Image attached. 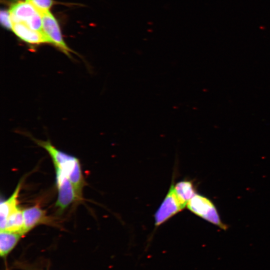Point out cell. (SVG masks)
I'll return each mask as SVG.
<instances>
[{"instance_id": "obj_1", "label": "cell", "mask_w": 270, "mask_h": 270, "mask_svg": "<svg viewBox=\"0 0 270 270\" xmlns=\"http://www.w3.org/2000/svg\"><path fill=\"white\" fill-rule=\"evenodd\" d=\"M31 138L48 153L54 168L60 170L70 180L74 187L77 200H80L84 182L79 160L56 148L50 140L44 141L32 137Z\"/></svg>"}, {"instance_id": "obj_2", "label": "cell", "mask_w": 270, "mask_h": 270, "mask_svg": "<svg viewBox=\"0 0 270 270\" xmlns=\"http://www.w3.org/2000/svg\"><path fill=\"white\" fill-rule=\"evenodd\" d=\"M186 207L191 212L204 220L224 230L227 228L222 222L214 205L207 198L196 194L188 201Z\"/></svg>"}, {"instance_id": "obj_3", "label": "cell", "mask_w": 270, "mask_h": 270, "mask_svg": "<svg viewBox=\"0 0 270 270\" xmlns=\"http://www.w3.org/2000/svg\"><path fill=\"white\" fill-rule=\"evenodd\" d=\"M42 17V30L50 42L65 54L70 56V50L64 42L58 24L54 16L48 11L40 14Z\"/></svg>"}, {"instance_id": "obj_4", "label": "cell", "mask_w": 270, "mask_h": 270, "mask_svg": "<svg viewBox=\"0 0 270 270\" xmlns=\"http://www.w3.org/2000/svg\"><path fill=\"white\" fill-rule=\"evenodd\" d=\"M184 208L175 193L172 182L164 200L154 214L155 226H160Z\"/></svg>"}, {"instance_id": "obj_5", "label": "cell", "mask_w": 270, "mask_h": 270, "mask_svg": "<svg viewBox=\"0 0 270 270\" xmlns=\"http://www.w3.org/2000/svg\"><path fill=\"white\" fill-rule=\"evenodd\" d=\"M55 170L58 192L56 206L61 213L74 201L78 200L74 187L70 180L59 169L55 168Z\"/></svg>"}, {"instance_id": "obj_6", "label": "cell", "mask_w": 270, "mask_h": 270, "mask_svg": "<svg viewBox=\"0 0 270 270\" xmlns=\"http://www.w3.org/2000/svg\"><path fill=\"white\" fill-rule=\"evenodd\" d=\"M12 30L21 40L28 44L38 45L50 44L43 32L34 30L23 22H14Z\"/></svg>"}, {"instance_id": "obj_7", "label": "cell", "mask_w": 270, "mask_h": 270, "mask_svg": "<svg viewBox=\"0 0 270 270\" xmlns=\"http://www.w3.org/2000/svg\"><path fill=\"white\" fill-rule=\"evenodd\" d=\"M24 227V234L30 232L35 226L40 224H48L51 222L46 215V211L39 206L36 205L22 210Z\"/></svg>"}, {"instance_id": "obj_8", "label": "cell", "mask_w": 270, "mask_h": 270, "mask_svg": "<svg viewBox=\"0 0 270 270\" xmlns=\"http://www.w3.org/2000/svg\"><path fill=\"white\" fill-rule=\"evenodd\" d=\"M9 12L12 23L23 22L26 24L38 12L30 2L26 0L12 5Z\"/></svg>"}, {"instance_id": "obj_9", "label": "cell", "mask_w": 270, "mask_h": 270, "mask_svg": "<svg viewBox=\"0 0 270 270\" xmlns=\"http://www.w3.org/2000/svg\"><path fill=\"white\" fill-rule=\"evenodd\" d=\"M22 180L20 181L12 194L0 204V230L5 228L8 216L18 208V196L21 189Z\"/></svg>"}, {"instance_id": "obj_10", "label": "cell", "mask_w": 270, "mask_h": 270, "mask_svg": "<svg viewBox=\"0 0 270 270\" xmlns=\"http://www.w3.org/2000/svg\"><path fill=\"white\" fill-rule=\"evenodd\" d=\"M24 235L20 232L6 230L0 231V254L6 258L14 248Z\"/></svg>"}, {"instance_id": "obj_11", "label": "cell", "mask_w": 270, "mask_h": 270, "mask_svg": "<svg viewBox=\"0 0 270 270\" xmlns=\"http://www.w3.org/2000/svg\"><path fill=\"white\" fill-rule=\"evenodd\" d=\"M175 193L182 206L186 208L188 201L196 194L191 180H183L174 184Z\"/></svg>"}, {"instance_id": "obj_12", "label": "cell", "mask_w": 270, "mask_h": 270, "mask_svg": "<svg viewBox=\"0 0 270 270\" xmlns=\"http://www.w3.org/2000/svg\"><path fill=\"white\" fill-rule=\"evenodd\" d=\"M24 220L22 210L18 207L7 218L5 228L4 230L20 232L24 236Z\"/></svg>"}, {"instance_id": "obj_13", "label": "cell", "mask_w": 270, "mask_h": 270, "mask_svg": "<svg viewBox=\"0 0 270 270\" xmlns=\"http://www.w3.org/2000/svg\"><path fill=\"white\" fill-rule=\"evenodd\" d=\"M30 2L40 13L50 11L53 4L52 0H26Z\"/></svg>"}, {"instance_id": "obj_14", "label": "cell", "mask_w": 270, "mask_h": 270, "mask_svg": "<svg viewBox=\"0 0 270 270\" xmlns=\"http://www.w3.org/2000/svg\"><path fill=\"white\" fill-rule=\"evenodd\" d=\"M0 19L1 24L4 27L8 29H12L13 23L9 11L2 10L0 12Z\"/></svg>"}]
</instances>
